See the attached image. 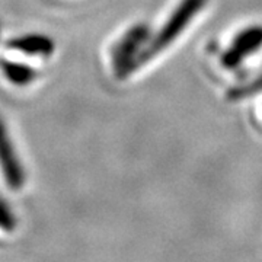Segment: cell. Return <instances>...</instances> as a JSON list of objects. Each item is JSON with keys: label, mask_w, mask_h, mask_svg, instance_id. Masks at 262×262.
<instances>
[{"label": "cell", "mask_w": 262, "mask_h": 262, "mask_svg": "<svg viewBox=\"0 0 262 262\" xmlns=\"http://www.w3.org/2000/svg\"><path fill=\"white\" fill-rule=\"evenodd\" d=\"M6 46L13 51L34 57H50L56 50L54 39L46 34H25L10 38Z\"/></svg>", "instance_id": "5"}, {"label": "cell", "mask_w": 262, "mask_h": 262, "mask_svg": "<svg viewBox=\"0 0 262 262\" xmlns=\"http://www.w3.org/2000/svg\"><path fill=\"white\" fill-rule=\"evenodd\" d=\"M258 92H262V75L258 76L255 80L249 82V83L233 88L227 95H229L230 101H237V99H244L246 96H251Z\"/></svg>", "instance_id": "7"}, {"label": "cell", "mask_w": 262, "mask_h": 262, "mask_svg": "<svg viewBox=\"0 0 262 262\" xmlns=\"http://www.w3.org/2000/svg\"><path fill=\"white\" fill-rule=\"evenodd\" d=\"M262 47V25H253L241 31L232 46L222 56V66L233 70L244 63L245 58L255 54Z\"/></svg>", "instance_id": "3"}, {"label": "cell", "mask_w": 262, "mask_h": 262, "mask_svg": "<svg viewBox=\"0 0 262 262\" xmlns=\"http://www.w3.org/2000/svg\"><path fill=\"white\" fill-rule=\"evenodd\" d=\"M0 70L15 86H28L37 79V72L31 66L8 58H0Z\"/></svg>", "instance_id": "6"}, {"label": "cell", "mask_w": 262, "mask_h": 262, "mask_svg": "<svg viewBox=\"0 0 262 262\" xmlns=\"http://www.w3.org/2000/svg\"><path fill=\"white\" fill-rule=\"evenodd\" d=\"M0 170L5 182L12 189H20L25 184V170L10 140L9 131L0 120Z\"/></svg>", "instance_id": "4"}, {"label": "cell", "mask_w": 262, "mask_h": 262, "mask_svg": "<svg viewBox=\"0 0 262 262\" xmlns=\"http://www.w3.org/2000/svg\"><path fill=\"white\" fill-rule=\"evenodd\" d=\"M16 227V217H15V213L12 211L10 206L0 200V230L3 232H13Z\"/></svg>", "instance_id": "8"}, {"label": "cell", "mask_w": 262, "mask_h": 262, "mask_svg": "<svg viewBox=\"0 0 262 262\" xmlns=\"http://www.w3.org/2000/svg\"><path fill=\"white\" fill-rule=\"evenodd\" d=\"M150 38L149 25L136 24L118 39L111 51L113 69L117 79H125L139 69V58Z\"/></svg>", "instance_id": "2"}, {"label": "cell", "mask_w": 262, "mask_h": 262, "mask_svg": "<svg viewBox=\"0 0 262 262\" xmlns=\"http://www.w3.org/2000/svg\"><path fill=\"white\" fill-rule=\"evenodd\" d=\"M206 3L207 0H182L165 22V25L160 28L159 32L150 38L147 46L140 54L139 67L146 64L151 58L160 54L165 48L169 47L187 29L188 25L206 6Z\"/></svg>", "instance_id": "1"}]
</instances>
